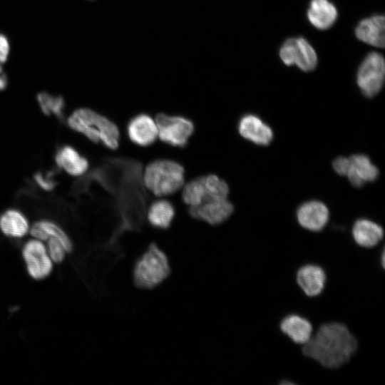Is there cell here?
Segmentation results:
<instances>
[{"mask_svg":"<svg viewBox=\"0 0 385 385\" xmlns=\"http://www.w3.org/2000/svg\"><path fill=\"white\" fill-rule=\"evenodd\" d=\"M358 348L356 337L341 322L322 324L302 345L303 354L322 367L334 369L349 362Z\"/></svg>","mask_w":385,"mask_h":385,"instance_id":"6da1fadb","label":"cell"},{"mask_svg":"<svg viewBox=\"0 0 385 385\" xmlns=\"http://www.w3.org/2000/svg\"><path fill=\"white\" fill-rule=\"evenodd\" d=\"M68 127L86 136L93 143H101L110 149H116L120 133L116 125L106 117L88 108L73 111L67 118Z\"/></svg>","mask_w":385,"mask_h":385,"instance_id":"7a4b0ae2","label":"cell"},{"mask_svg":"<svg viewBox=\"0 0 385 385\" xmlns=\"http://www.w3.org/2000/svg\"><path fill=\"white\" fill-rule=\"evenodd\" d=\"M171 268L167 255L154 242L135 262L133 270L134 285L143 289L159 286L170 274Z\"/></svg>","mask_w":385,"mask_h":385,"instance_id":"3957f363","label":"cell"},{"mask_svg":"<svg viewBox=\"0 0 385 385\" xmlns=\"http://www.w3.org/2000/svg\"><path fill=\"white\" fill-rule=\"evenodd\" d=\"M185 170L178 163L170 160H156L147 165L143 175L146 188L157 196L173 194L185 181Z\"/></svg>","mask_w":385,"mask_h":385,"instance_id":"277c9868","label":"cell"},{"mask_svg":"<svg viewBox=\"0 0 385 385\" xmlns=\"http://www.w3.org/2000/svg\"><path fill=\"white\" fill-rule=\"evenodd\" d=\"M229 188L215 175L199 177L187 183L183 190V201L190 207L207 201L227 199Z\"/></svg>","mask_w":385,"mask_h":385,"instance_id":"5b68a950","label":"cell"},{"mask_svg":"<svg viewBox=\"0 0 385 385\" xmlns=\"http://www.w3.org/2000/svg\"><path fill=\"white\" fill-rule=\"evenodd\" d=\"M155 123L160 139L173 146L184 147L194 131L192 122L181 116L159 113Z\"/></svg>","mask_w":385,"mask_h":385,"instance_id":"8992f818","label":"cell"},{"mask_svg":"<svg viewBox=\"0 0 385 385\" xmlns=\"http://www.w3.org/2000/svg\"><path fill=\"white\" fill-rule=\"evenodd\" d=\"M385 65L383 56L377 52L369 53L357 73V84L366 97H373L381 90L384 80Z\"/></svg>","mask_w":385,"mask_h":385,"instance_id":"52a82bcc","label":"cell"},{"mask_svg":"<svg viewBox=\"0 0 385 385\" xmlns=\"http://www.w3.org/2000/svg\"><path fill=\"white\" fill-rule=\"evenodd\" d=\"M279 56L286 65H296L304 71H312L317 64L314 49L302 37L288 38L280 48Z\"/></svg>","mask_w":385,"mask_h":385,"instance_id":"ba28073f","label":"cell"},{"mask_svg":"<svg viewBox=\"0 0 385 385\" xmlns=\"http://www.w3.org/2000/svg\"><path fill=\"white\" fill-rule=\"evenodd\" d=\"M22 257L26 270L34 279H43L51 273L53 261L43 242L34 237L28 240L22 248Z\"/></svg>","mask_w":385,"mask_h":385,"instance_id":"9c48e42d","label":"cell"},{"mask_svg":"<svg viewBox=\"0 0 385 385\" xmlns=\"http://www.w3.org/2000/svg\"><path fill=\"white\" fill-rule=\"evenodd\" d=\"M233 210L232 204L227 199H223L210 200L198 206L190 207L188 212L195 219L202 220L211 225H217L225 222Z\"/></svg>","mask_w":385,"mask_h":385,"instance_id":"30bf717a","label":"cell"},{"mask_svg":"<svg viewBox=\"0 0 385 385\" xmlns=\"http://www.w3.org/2000/svg\"><path fill=\"white\" fill-rule=\"evenodd\" d=\"M299 224L304 229L319 232L327 225L329 220L327 207L322 202L313 200L302 205L297 212Z\"/></svg>","mask_w":385,"mask_h":385,"instance_id":"8fae6325","label":"cell"},{"mask_svg":"<svg viewBox=\"0 0 385 385\" xmlns=\"http://www.w3.org/2000/svg\"><path fill=\"white\" fill-rule=\"evenodd\" d=\"M326 278L322 267L313 264L302 266L296 273V283L309 297H317L322 292Z\"/></svg>","mask_w":385,"mask_h":385,"instance_id":"7c38bea8","label":"cell"},{"mask_svg":"<svg viewBox=\"0 0 385 385\" xmlns=\"http://www.w3.org/2000/svg\"><path fill=\"white\" fill-rule=\"evenodd\" d=\"M129 139L135 144L147 146L155 142L158 137L156 123L147 114L133 117L127 126Z\"/></svg>","mask_w":385,"mask_h":385,"instance_id":"4fadbf2b","label":"cell"},{"mask_svg":"<svg viewBox=\"0 0 385 385\" xmlns=\"http://www.w3.org/2000/svg\"><path fill=\"white\" fill-rule=\"evenodd\" d=\"M238 130L243 138L257 145H267L273 137L270 127L254 115L242 117L239 121Z\"/></svg>","mask_w":385,"mask_h":385,"instance_id":"5bb4252c","label":"cell"},{"mask_svg":"<svg viewBox=\"0 0 385 385\" xmlns=\"http://www.w3.org/2000/svg\"><path fill=\"white\" fill-rule=\"evenodd\" d=\"M349 165L347 175L352 185L361 187L366 182H371L379 175L377 168L371 163L369 157L356 154L349 158Z\"/></svg>","mask_w":385,"mask_h":385,"instance_id":"9a60e30c","label":"cell"},{"mask_svg":"<svg viewBox=\"0 0 385 385\" xmlns=\"http://www.w3.org/2000/svg\"><path fill=\"white\" fill-rule=\"evenodd\" d=\"M282 334L299 345L305 344L313 334L312 323L298 314H289L284 317L279 324Z\"/></svg>","mask_w":385,"mask_h":385,"instance_id":"2e32d148","label":"cell"},{"mask_svg":"<svg viewBox=\"0 0 385 385\" xmlns=\"http://www.w3.org/2000/svg\"><path fill=\"white\" fill-rule=\"evenodd\" d=\"M54 159L57 166L71 176L81 175L88 168V160L71 145L60 147Z\"/></svg>","mask_w":385,"mask_h":385,"instance_id":"e0dca14e","label":"cell"},{"mask_svg":"<svg viewBox=\"0 0 385 385\" xmlns=\"http://www.w3.org/2000/svg\"><path fill=\"white\" fill-rule=\"evenodd\" d=\"M384 16L381 15L361 20L356 28V36L366 43L384 48Z\"/></svg>","mask_w":385,"mask_h":385,"instance_id":"ac0fdd59","label":"cell"},{"mask_svg":"<svg viewBox=\"0 0 385 385\" xmlns=\"http://www.w3.org/2000/svg\"><path fill=\"white\" fill-rule=\"evenodd\" d=\"M352 237L354 242L364 248L376 246L384 237L382 227L368 219L357 220L352 227Z\"/></svg>","mask_w":385,"mask_h":385,"instance_id":"d6986e66","label":"cell"},{"mask_svg":"<svg viewBox=\"0 0 385 385\" xmlns=\"http://www.w3.org/2000/svg\"><path fill=\"white\" fill-rule=\"evenodd\" d=\"M307 17L317 29H327L335 22L337 11L329 0H312L307 11Z\"/></svg>","mask_w":385,"mask_h":385,"instance_id":"ffe728a7","label":"cell"},{"mask_svg":"<svg viewBox=\"0 0 385 385\" xmlns=\"http://www.w3.org/2000/svg\"><path fill=\"white\" fill-rule=\"evenodd\" d=\"M29 232L34 238L46 242L49 238H54L63 245L67 252L73 249L71 239L66 232L56 222L48 220H41L34 222Z\"/></svg>","mask_w":385,"mask_h":385,"instance_id":"44dd1931","label":"cell"},{"mask_svg":"<svg viewBox=\"0 0 385 385\" xmlns=\"http://www.w3.org/2000/svg\"><path fill=\"white\" fill-rule=\"evenodd\" d=\"M29 230L26 217L19 210L8 209L0 215V230L6 237L21 238Z\"/></svg>","mask_w":385,"mask_h":385,"instance_id":"7402d4cb","label":"cell"},{"mask_svg":"<svg viewBox=\"0 0 385 385\" xmlns=\"http://www.w3.org/2000/svg\"><path fill=\"white\" fill-rule=\"evenodd\" d=\"M175 209L172 203L166 200L153 202L148 211V220L154 227L168 229L174 218Z\"/></svg>","mask_w":385,"mask_h":385,"instance_id":"603a6c76","label":"cell"},{"mask_svg":"<svg viewBox=\"0 0 385 385\" xmlns=\"http://www.w3.org/2000/svg\"><path fill=\"white\" fill-rule=\"evenodd\" d=\"M36 99L43 114L53 115L58 118H63L66 103L61 96H54L42 91L36 95Z\"/></svg>","mask_w":385,"mask_h":385,"instance_id":"cb8c5ba5","label":"cell"},{"mask_svg":"<svg viewBox=\"0 0 385 385\" xmlns=\"http://www.w3.org/2000/svg\"><path fill=\"white\" fill-rule=\"evenodd\" d=\"M46 242L48 254L53 262L60 263L63 261L67 252L61 242L54 238H49Z\"/></svg>","mask_w":385,"mask_h":385,"instance_id":"d4e9b609","label":"cell"},{"mask_svg":"<svg viewBox=\"0 0 385 385\" xmlns=\"http://www.w3.org/2000/svg\"><path fill=\"white\" fill-rule=\"evenodd\" d=\"M34 180L39 188L46 191L53 190L56 186L55 180L50 174L37 172L34 175Z\"/></svg>","mask_w":385,"mask_h":385,"instance_id":"484cf974","label":"cell"},{"mask_svg":"<svg viewBox=\"0 0 385 385\" xmlns=\"http://www.w3.org/2000/svg\"><path fill=\"white\" fill-rule=\"evenodd\" d=\"M10 51V44L9 38L6 35L0 33V64L5 63L9 57Z\"/></svg>","mask_w":385,"mask_h":385,"instance_id":"4316f807","label":"cell"},{"mask_svg":"<svg viewBox=\"0 0 385 385\" xmlns=\"http://www.w3.org/2000/svg\"><path fill=\"white\" fill-rule=\"evenodd\" d=\"M349 165V158L338 157L333 162L334 170L340 175H346Z\"/></svg>","mask_w":385,"mask_h":385,"instance_id":"83f0119b","label":"cell"},{"mask_svg":"<svg viewBox=\"0 0 385 385\" xmlns=\"http://www.w3.org/2000/svg\"><path fill=\"white\" fill-rule=\"evenodd\" d=\"M8 85V78L4 71L3 65L0 64V91L4 90Z\"/></svg>","mask_w":385,"mask_h":385,"instance_id":"f1b7e54d","label":"cell"}]
</instances>
